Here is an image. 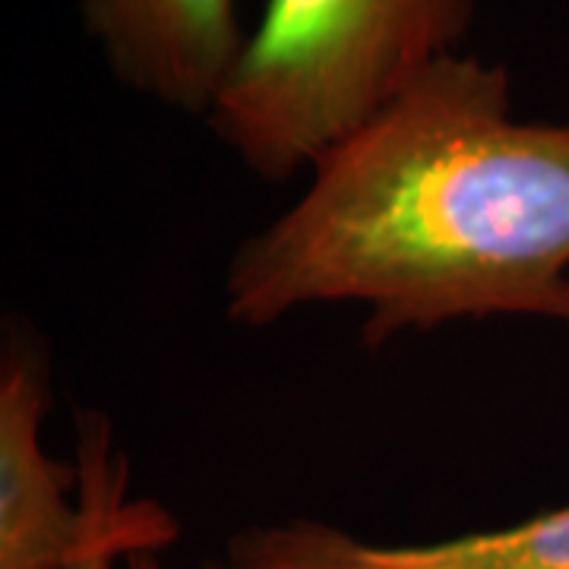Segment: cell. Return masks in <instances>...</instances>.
<instances>
[{
    "mask_svg": "<svg viewBox=\"0 0 569 569\" xmlns=\"http://www.w3.org/2000/svg\"><path fill=\"white\" fill-rule=\"evenodd\" d=\"M329 305L365 307L370 348L490 317L569 326V123L512 118L500 63H437L228 260V323Z\"/></svg>",
    "mask_w": 569,
    "mask_h": 569,
    "instance_id": "cell-1",
    "label": "cell"
},
{
    "mask_svg": "<svg viewBox=\"0 0 569 569\" xmlns=\"http://www.w3.org/2000/svg\"><path fill=\"white\" fill-rule=\"evenodd\" d=\"M475 10L478 0H266L206 123L260 181L307 178L459 54Z\"/></svg>",
    "mask_w": 569,
    "mask_h": 569,
    "instance_id": "cell-2",
    "label": "cell"
},
{
    "mask_svg": "<svg viewBox=\"0 0 569 569\" xmlns=\"http://www.w3.org/2000/svg\"><path fill=\"white\" fill-rule=\"evenodd\" d=\"M51 358L22 317L0 336V569H70L121 509L123 462L108 421L82 415L80 462L44 449Z\"/></svg>",
    "mask_w": 569,
    "mask_h": 569,
    "instance_id": "cell-3",
    "label": "cell"
},
{
    "mask_svg": "<svg viewBox=\"0 0 569 569\" xmlns=\"http://www.w3.org/2000/svg\"><path fill=\"white\" fill-rule=\"evenodd\" d=\"M80 10L114 80L203 121L250 36L238 0H82Z\"/></svg>",
    "mask_w": 569,
    "mask_h": 569,
    "instance_id": "cell-4",
    "label": "cell"
},
{
    "mask_svg": "<svg viewBox=\"0 0 569 569\" xmlns=\"http://www.w3.org/2000/svg\"><path fill=\"white\" fill-rule=\"evenodd\" d=\"M234 569H569V507L507 529L443 541L387 545L323 519H284L234 531L224 541Z\"/></svg>",
    "mask_w": 569,
    "mask_h": 569,
    "instance_id": "cell-5",
    "label": "cell"
},
{
    "mask_svg": "<svg viewBox=\"0 0 569 569\" xmlns=\"http://www.w3.org/2000/svg\"><path fill=\"white\" fill-rule=\"evenodd\" d=\"M174 516L152 500L127 503L70 569H162L159 550L178 541Z\"/></svg>",
    "mask_w": 569,
    "mask_h": 569,
    "instance_id": "cell-6",
    "label": "cell"
},
{
    "mask_svg": "<svg viewBox=\"0 0 569 569\" xmlns=\"http://www.w3.org/2000/svg\"><path fill=\"white\" fill-rule=\"evenodd\" d=\"M203 569H234V567H231V563H228L224 557H219V560H206Z\"/></svg>",
    "mask_w": 569,
    "mask_h": 569,
    "instance_id": "cell-7",
    "label": "cell"
}]
</instances>
